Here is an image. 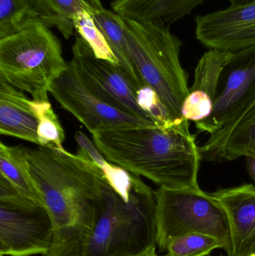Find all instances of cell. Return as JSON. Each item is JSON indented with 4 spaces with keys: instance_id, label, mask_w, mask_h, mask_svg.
<instances>
[{
    "instance_id": "cell-1",
    "label": "cell",
    "mask_w": 255,
    "mask_h": 256,
    "mask_svg": "<svg viewBox=\"0 0 255 256\" xmlns=\"http://www.w3.org/2000/svg\"><path fill=\"white\" fill-rule=\"evenodd\" d=\"M155 192L136 176L130 201L105 182L80 222L54 233L45 256H140L157 244Z\"/></svg>"
},
{
    "instance_id": "cell-2",
    "label": "cell",
    "mask_w": 255,
    "mask_h": 256,
    "mask_svg": "<svg viewBox=\"0 0 255 256\" xmlns=\"http://www.w3.org/2000/svg\"><path fill=\"white\" fill-rule=\"evenodd\" d=\"M109 162L172 190H199L202 154L196 136L178 127L106 130L91 134Z\"/></svg>"
},
{
    "instance_id": "cell-3",
    "label": "cell",
    "mask_w": 255,
    "mask_h": 256,
    "mask_svg": "<svg viewBox=\"0 0 255 256\" xmlns=\"http://www.w3.org/2000/svg\"><path fill=\"white\" fill-rule=\"evenodd\" d=\"M25 152L55 232L76 226L101 196L107 182L101 168L80 148L76 154L44 146Z\"/></svg>"
},
{
    "instance_id": "cell-4",
    "label": "cell",
    "mask_w": 255,
    "mask_h": 256,
    "mask_svg": "<svg viewBox=\"0 0 255 256\" xmlns=\"http://www.w3.org/2000/svg\"><path fill=\"white\" fill-rule=\"evenodd\" d=\"M124 20L129 52L141 78L157 93L175 124L190 131L182 116L190 88L180 60L182 42L160 21Z\"/></svg>"
},
{
    "instance_id": "cell-5",
    "label": "cell",
    "mask_w": 255,
    "mask_h": 256,
    "mask_svg": "<svg viewBox=\"0 0 255 256\" xmlns=\"http://www.w3.org/2000/svg\"><path fill=\"white\" fill-rule=\"evenodd\" d=\"M50 28L37 22L0 38V79L37 102H49L51 86L68 66Z\"/></svg>"
},
{
    "instance_id": "cell-6",
    "label": "cell",
    "mask_w": 255,
    "mask_h": 256,
    "mask_svg": "<svg viewBox=\"0 0 255 256\" xmlns=\"http://www.w3.org/2000/svg\"><path fill=\"white\" fill-rule=\"evenodd\" d=\"M157 244L166 251L171 240L187 234H207L221 242L231 256L232 238L227 214L213 196L202 190H172L159 188L155 191Z\"/></svg>"
},
{
    "instance_id": "cell-7",
    "label": "cell",
    "mask_w": 255,
    "mask_h": 256,
    "mask_svg": "<svg viewBox=\"0 0 255 256\" xmlns=\"http://www.w3.org/2000/svg\"><path fill=\"white\" fill-rule=\"evenodd\" d=\"M255 98V45L232 52L220 76L211 115L196 123L198 132L210 134L200 148L202 160L221 161L232 128L249 110Z\"/></svg>"
},
{
    "instance_id": "cell-8",
    "label": "cell",
    "mask_w": 255,
    "mask_h": 256,
    "mask_svg": "<svg viewBox=\"0 0 255 256\" xmlns=\"http://www.w3.org/2000/svg\"><path fill=\"white\" fill-rule=\"evenodd\" d=\"M49 93L91 134L106 130L158 126L106 103L85 85L71 61L68 62L67 69L52 84Z\"/></svg>"
},
{
    "instance_id": "cell-9",
    "label": "cell",
    "mask_w": 255,
    "mask_h": 256,
    "mask_svg": "<svg viewBox=\"0 0 255 256\" xmlns=\"http://www.w3.org/2000/svg\"><path fill=\"white\" fill-rule=\"evenodd\" d=\"M54 233L53 224L44 208L33 202H0V256H46Z\"/></svg>"
},
{
    "instance_id": "cell-10",
    "label": "cell",
    "mask_w": 255,
    "mask_h": 256,
    "mask_svg": "<svg viewBox=\"0 0 255 256\" xmlns=\"http://www.w3.org/2000/svg\"><path fill=\"white\" fill-rule=\"evenodd\" d=\"M72 51L70 61L90 90L113 108L158 126L139 106L138 92L120 66L97 58L79 36H76Z\"/></svg>"
},
{
    "instance_id": "cell-11",
    "label": "cell",
    "mask_w": 255,
    "mask_h": 256,
    "mask_svg": "<svg viewBox=\"0 0 255 256\" xmlns=\"http://www.w3.org/2000/svg\"><path fill=\"white\" fill-rule=\"evenodd\" d=\"M196 37L209 50L236 52L255 45V2L196 18Z\"/></svg>"
},
{
    "instance_id": "cell-12",
    "label": "cell",
    "mask_w": 255,
    "mask_h": 256,
    "mask_svg": "<svg viewBox=\"0 0 255 256\" xmlns=\"http://www.w3.org/2000/svg\"><path fill=\"white\" fill-rule=\"evenodd\" d=\"M212 194L227 214L232 238L231 256H255V186L219 190Z\"/></svg>"
},
{
    "instance_id": "cell-13",
    "label": "cell",
    "mask_w": 255,
    "mask_h": 256,
    "mask_svg": "<svg viewBox=\"0 0 255 256\" xmlns=\"http://www.w3.org/2000/svg\"><path fill=\"white\" fill-rule=\"evenodd\" d=\"M232 52L210 50L199 60L193 85L182 106V116L187 121L199 122L212 114L223 68Z\"/></svg>"
},
{
    "instance_id": "cell-14",
    "label": "cell",
    "mask_w": 255,
    "mask_h": 256,
    "mask_svg": "<svg viewBox=\"0 0 255 256\" xmlns=\"http://www.w3.org/2000/svg\"><path fill=\"white\" fill-rule=\"evenodd\" d=\"M37 22L56 28L65 39L73 36V26L61 19L44 0H0V38Z\"/></svg>"
},
{
    "instance_id": "cell-15",
    "label": "cell",
    "mask_w": 255,
    "mask_h": 256,
    "mask_svg": "<svg viewBox=\"0 0 255 256\" xmlns=\"http://www.w3.org/2000/svg\"><path fill=\"white\" fill-rule=\"evenodd\" d=\"M39 120L22 91L0 79V134L39 146Z\"/></svg>"
},
{
    "instance_id": "cell-16",
    "label": "cell",
    "mask_w": 255,
    "mask_h": 256,
    "mask_svg": "<svg viewBox=\"0 0 255 256\" xmlns=\"http://www.w3.org/2000/svg\"><path fill=\"white\" fill-rule=\"evenodd\" d=\"M91 8V15L104 34L114 54L119 61V66L128 76L136 91L146 86L136 70L129 52L126 40L125 20L113 10H108L101 0H87Z\"/></svg>"
},
{
    "instance_id": "cell-17",
    "label": "cell",
    "mask_w": 255,
    "mask_h": 256,
    "mask_svg": "<svg viewBox=\"0 0 255 256\" xmlns=\"http://www.w3.org/2000/svg\"><path fill=\"white\" fill-rule=\"evenodd\" d=\"M206 0H113L112 10L127 19L171 26Z\"/></svg>"
},
{
    "instance_id": "cell-18",
    "label": "cell",
    "mask_w": 255,
    "mask_h": 256,
    "mask_svg": "<svg viewBox=\"0 0 255 256\" xmlns=\"http://www.w3.org/2000/svg\"><path fill=\"white\" fill-rule=\"evenodd\" d=\"M0 176L7 179L21 195L45 208L30 172L25 147L0 143Z\"/></svg>"
},
{
    "instance_id": "cell-19",
    "label": "cell",
    "mask_w": 255,
    "mask_h": 256,
    "mask_svg": "<svg viewBox=\"0 0 255 256\" xmlns=\"http://www.w3.org/2000/svg\"><path fill=\"white\" fill-rule=\"evenodd\" d=\"M255 158V104L232 128L223 147L222 160Z\"/></svg>"
},
{
    "instance_id": "cell-20",
    "label": "cell",
    "mask_w": 255,
    "mask_h": 256,
    "mask_svg": "<svg viewBox=\"0 0 255 256\" xmlns=\"http://www.w3.org/2000/svg\"><path fill=\"white\" fill-rule=\"evenodd\" d=\"M73 24L78 36L89 46L97 58L120 66L118 58L90 12H78L73 18Z\"/></svg>"
},
{
    "instance_id": "cell-21",
    "label": "cell",
    "mask_w": 255,
    "mask_h": 256,
    "mask_svg": "<svg viewBox=\"0 0 255 256\" xmlns=\"http://www.w3.org/2000/svg\"><path fill=\"white\" fill-rule=\"evenodd\" d=\"M31 104L39 120V146L64 149L63 142L65 140V132L50 102L31 100Z\"/></svg>"
},
{
    "instance_id": "cell-22",
    "label": "cell",
    "mask_w": 255,
    "mask_h": 256,
    "mask_svg": "<svg viewBox=\"0 0 255 256\" xmlns=\"http://www.w3.org/2000/svg\"><path fill=\"white\" fill-rule=\"evenodd\" d=\"M223 249L221 242L207 234L193 233L175 238L168 245L166 256H205Z\"/></svg>"
},
{
    "instance_id": "cell-23",
    "label": "cell",
    "mask_w": 255,
    "mask_h": 256,
    "mask_svg": "<svg viewBox=\"0 0 255 256\" xmlns=\"http://www.w3.org/2000/svg\"><path fill=\"white\" fill-rule=\"evenodd\" d=\"M54 12L68 24H73L75 15L81 10L91 12L87 0H44Z\"/></svg>"
},
{
    "instance_id": "cell-24",
    "label": "cell",
    "mask_w": 255,
    "mask_h": 256,
    "mask_svg": "<svg viewBox=\"0 0 255 256\" xmlns=\"http://www.w3.org/2000/svg\"><path fill=\"white\" fill-rule=\"evenodd\" d=\"M247 170L249 176H250L255 183V158L247 156Z\"/></svg>"
},
{
    "instance_id": "cell-25",
    "label": "cell",
    "mask_w": 255,
    "mask_h": 256,
    "mask_svg": "<svg viewBox=\"0 0 255 256\" xmlns=\"http://www.w3.org/2000/svg\"><path fill=\"white\" fill-rule=\"evenodd\" d=\"M231 4L234 6H241V4H250L255 2V0H229Z\"/></svg>"
},
{
    "instance_id": "cell-26",
    "label": "cell",
    "mask_w": 255,
    "mask_h": 256,
    "mask_svg": "<svg viewBox=\"0 0 255 256\" xmlns=\"http://www.w3.org/2000/svg\"><path fill=\"white\" fill-rule=\"evenodd\" d=\"M148 256H160L159 255H157V252H156V250L154 251V252H151V254H149Z\"/></svg>"
},
{
    "instance_id": "cell-27",
    "label": "cell",
    "mask_w": 255,
    "mask_h": 256,
    "mask_svg": "<svg viewBox=\"0 0 255 256\" xmlns=\"http://www.w3.org/2000/svg\"><path fill=\"white\" fill-rule=\"evenodd\" d=\"M255 104V98L254 99V100H253V104H252L251 106H250V109H249V110H250L251 109V108H253V106H254Z\"/></svg>"
},
{
    "instance_id": "cell-28",
    "label": "cell",
    "mask_w": 255,
    "mask_h": 256,
    "mask_svg": "<svg viewBox=\"0 0 255 256\" xmlns=\"http://www.w3.org/2000/svg\"><path fill=\"white\" fill-rule=\"evenodd\" d=\"M149 254H148V255H144V256H148V255H149Z\"/></svg>"
},
{
    "instance_id": "cell-29",
    "label": "cell",
    "mask_w": 255,
    "mask_h": 256,
    "mask_svg": "<svg viewBox=\"0 0 255 256\" xmlns=\"http://www.w3.org/2000/svg\"></svg>"
}]
</instances>
